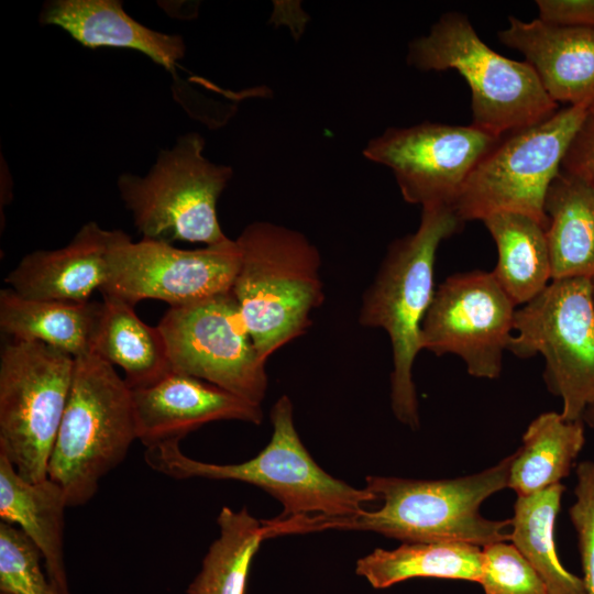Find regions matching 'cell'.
<instances>
[{"instance_id": "83f0119b", "label": "cell", "mask_w": 594, "mask_h": 594, "mask_svg": "<svg viewBox=\"0 0 594 594\" xmlns=\"http://www.w3.org/2000/svg\"><path fill=\"white\" fill-rule=\"evenodd\" d=\"M42 560L18 527L0 522V594H62L43 571Z\"/></svg>"}, {"instance_id": "9c48e42d", "label": "cell", "mask_w": 594, "mask_h": 594, "mask_svg": "<svg viewBox=\"0 0 594 594\" xmlns=\"http://www.w3.org/2000/svg\"><path fill=\"white\" fill-rule=\"evenodd\" d=\"M75 359L41 342L12 340L0 354V453L28 482L47 479Z\"/></svg>"}, {"instance_id": "3957f363", "label": "cell", "mask_w": 594, "mask_h": 594, "mask_svg": "<svg viewBox=\"0 0 594 594\" xmlns=\"http://www.w3.org/2000/svg\"><path fill=\"white\" fill-rule=\"evenodd\" d=\"M235 242L240 264L231 292L266 361L311 324L324 297L321 257L304 233L268 221L248 224Z\"/></svg>"}, {"instance_id": "44dd1931", "label": "cell", "mask_w": 594, "mask_h": 594, "mask_svg": "<svg viewBox=\"0 0 594 594\" xmlns=\"http://www.w3.org/2000/svg\"><path fill=\"white\" fill-rule=\"evenodd\" d=\"M552 279L594 276V189L560 169L544 198Z\"/></svg>"}, {"instance_id": "e0dca14e", "label": "cell", "mask_w": 594, "mask_h": 594, "mask_svg": "<svg viewBox=\"0 0 594 594\" xmlns=\"http://www.w3.org/2000/svg\"><path fill=\"white\" fill-rule=\"evenodd\" d=\"M116 230L90 221L63 248L24 255L6 276L9 288L22 297L81 304L102 292L108 276V252Z\"/></svg>"}, {"instance_id": "cb8c5ba5", "label": "cell", "mask_w": 594, "mask_h": 594, "mask_svg": "<svg viewBox=\"0 0 594 594\" xmlns=\"http://www.w3.org/2000/svg\"><path fill=\"white\" fill-rule=\"evenodd\" d=\"M585 442L583 420L568 421L560 413L535 418L514 452L508 487L528 496L566 477Z\"/></svg>"}, {"instance_id": "ffe728a7", "label": "cell", "mask_w": 594, "mask_h": 594, "mask_svg": "<svg viewBox=\"0 0 594 594\" xmlns=\"http://www.w3.org/2000/svg\"><path fill=\"white\" fill-rule=\"evenodd\" d=\"M102 301L81 304L25 298L0 290V328L12 340L41 342L78 359L94 353Z\"/></svg>"}, {"instance_id": "f546056e", "label": "cell", "mask_w": 594, "mask_h": 594, "mask_svg": "<svg viewBox=\"0 0 594 594\" xmlns=\"http://www.w3.org/2000/svg\"><path fill=\"white\" fill-rule=\"evenodd\" d=\"M575 502L569 508L570 520L578 537L587 594H594V462L584 461L576 468Z\"/></svg>"}, {"instance_id": "ba28073f", "label": "cell", "mask_w": 594, "mask_h": 594, "mask_svg": "<svg viewBox=\"0 0 594 594\" xmlns=\"http://www.w3.org/2000/svg\"><path fill=\"white\" fill-rule=\"evenodd\" d=\"M590 107L566 106L551 117L508 133L480 161L453 209L463 221L507 211L528 216L544 229L547 190Z\"/></svg>"}, {"instance_id": "603a6c76", "label": "cell", "mask_w": 594, "mask_h": 594, "mask_svg": "<svg viewBox=\"0 0 594 594\" xmlns=\"http://www.w3.org/2000/svg\"><path fill=\"white\" fill-rule=\"evenodd\" d=\"M482 222L497 249L494 277L517 307L529 302L552 280L544 227L507 211L492 213Z\"/></svg>"}, {"instance_id": "277c9868", "label": "cell", "mask_w": 594, "mask_h": 594, "mask_svg": "<svg viewBox=\"0 0 594 594\" xmlns=\"http://www.w3.org/2000/svg\"><path fill=\"white\" fill-rule=\"evenodd\" d=\"M273 435L254 458L238 464H213L183 453L180 440L146 448L144 460L154 471L176 480L204 477L255 485L283 505L279 517H342L376 501L369 490L355 488L323 471L302 444L293 419V404L280 396L271 410Z\"/></svg>"}, {"instance_id": "5bb4252c", "label": "cell", "mask_w": 594, "mask_h": 594, "mask_svg": "<svg viewBox=\"0 0 594 594\" xmlns=\"http://www.w3.org/2000/svg\"><path fill=\"white\" fill-rule=\"evenodd\" d=\"M498 140L472 124L425 121L385 129L362 154L393 173L408 204L453 207L473 169Z\"/></svg>"}, {"instance_id": "484cf974", "label": "cell", "mask_w": 594, "mask_h": 594, "mask_svg": "<svg viewBox=\"0 0 594 594\" xmlns=\"http://www.w3.org/2000/svg\"><path fill=\"white\" fill-rule=\"evenodd\" d=\"M565 491L561 483L528 496H517L510 542L534 566L549 594H587L582 578L560 562L554 542V522Z\"/></svg>"}, {"instance_id": "1f68e13d", "label": "cell", "mask_w": 594, "mask_h": 594, "mask_svg": "<svg viewBox=\"0 0 594 594\" xmlns=\"http://www.w3.org/2000/svg\"><path fill=\"white\" fill-rule=\"evenodd\" d=\"M536 6L546 22L594 30V0H537Z\"/></svg>"}, {"instance_id": "7402d4cb", "label": "cell", "mask_w": 594, "mask_h": 594, "mask_svg": "<svg viewBox=\"0 0 594 594\" xmlns=\"http://www.w3.org/2000/svg\"><path fill=\"white\" fill-rule=\"evenodd\" d=\"M94 353L121 367L131 389L151 386L173 372L160 328L145 323L134 306L109 295H102Z\"/></svg>"}, {"instance_id": "d6986e66", "label": "cell", "mask_w": 594, "mask_h": 594, "mask_svg": "<svg viewBox=\"0 0 594 594\" xmlns=\"http://www.w3.org/2000/svg\"><path fill=\"white\" fill-rule=\"evenodd\" d=\"M63 490L48 477L22 479L0 453V518L18 527L38 549L45 572L62 594H70L64 559L65 509Z\"/></svg>"}, {"instance_id": "7a4b0ae2", "label": "cell", "mask_w": 594, "mask_h": 594, "mask_svg": "<svg viewBox=\"0 0 594 594\" xmlns=\"http://www.w3.org/2000/svg\"><path fill=\"white\" fill-rule=\"evenodd\" d=\"M453 207H422L417 230L394 240L362 298L359 322L384 329L391 341V405L395 417L419 427L413 367L421 351V324L435 294L433 272L441 242L462 227Z\"/></svg>"}, {"instance_id": "ac0fdd59", "label": "cell", "mask_w": 594, "mask_h": 594, "mask_svg": "<svg viewBox=\"0 0 594 594\" xmlns=\"http://www.w3.org/2000/svg\"><path fill=\"white\" fill-rule=\"evenodd\" d=\"M43 25H55L88 48L138 51L169 72L186 52L183 37L155 31L131 18L119 0H50L41 11Z\"/></svg>"}, {"instance_id": "52a82bcc", "label": "cell", "mask_w": 594, "mask_h": 594, "mask_svg": "<svg viewBox=\"0 0 594 594\" xmlns=\"http://www.w3.org/2000/svg\"><path fill=\"white\" fill-rule=\"evenodd\" d=\"M204 148L202 135L188 132L162 150L144 176L122 173L118 177L119 196L143 238L205 246L229 240L217 204L233 169L209 161Z\"/></svg>"}, {"instance_id": "9a60e30c", "label": "cell", "mask_w": 594, "mask_h": 594, "mask_svg": "<svg viewBox=\"0 0 594 594\" xmlns=\"http://www.w3.org/2000/svg\"><path fill=\"white\" fill-rule=\"evenodd\" d=\"M138 440L145 448L183 440L201 426L220 420L260 425L261 405L215 384L172 372L157 383L132 389Z\"/></svg>"}, {"instance_id": "f1b7e54d", "label": "cell", "mask_w": 594, "mask_h": 594, "mask_svg": "<svg viewBox=\"0 0 594 594\" xmlns=\"http://www.w3.org/2000/svg\"><path fill=\"white\" fill-rule=\"evenodd\" d=\"M485 594H549L541 576L510 542L483 547L479 582Z\"/></svg>"}, {"instance_id": "8fae6325", "label": "cell", "mask_w": 594, "mask_h": 594, "mask_svg": "<svg viewBox=\"0 0 594 594\" xmlns=\"http://www.w3.org/2000/svg\"><path fill=\"white\" fill-rule=\"evenodd\" d=\"M157 327L173 372L262 404L268 384L266 361L260 356L231 290L169 307Z\"/></svg>"}, {"instance_id": "5b68a950", "label": "cell", "mask_w": 594, "mask_h": 594, "mask_svg": "<svg viewBox=\"0 0 594 594\" xmlns=\"http://www.w3.org/2000/svg\"><path fill=\"white\" fill-rule=\"evenodd\" d=\"M406 61L422 72H458L471 89V124L497 139L559 110L530 65L492 50L462 12H444L411 40Z\"/></svg>"}, {"instance_id": "d4e9b609", "label": "cell", "mask_w": 594, "mask_h": 594, "mask_svg": "<svg viewBox=\"0 0 594 594\" xmlns=\"http://www.w3.org/2000/svg\"><path fill=\"white\" fill-rule=\"evenodd\" d=\"M374 588H386L414 578L480 582L482 550L461 542H404L394 550L375 549L355 566Z\"/></svg>"}, {"instance_id": "836d02e7", "label": "cell", "mask_w": 594, "mask_h": 594, "mask_svg": "<svg viewBox=\"0 0 594 594\" xmlns=\"http://www.w3.org/2000/svg\"><path fill=\"white\" fill-rule=\"evenodd\" d=\"M590 282H591L592 297H593V302H594V276L590 278Z\"/></svg>"}, {"instance_id": "7c38bea8", "label": "cell", "mask_w": 594, "mask_h": 594, "mask_svg": "<svg viewBox=\"0 0 594 594\" xmlns=\"http://www.w3.org/2000/svg\"><path fill=\"white\" fill-rule=\"evenodd\" d=\"M239 264L235 240L185 250L146 238L134 242L128 233L116 230L101 294L132 306L144 299L185 306L230 292Z\"/></svg>"}, {"instance_id": "6da1fadb", "label": "cell", "mask_w": 594, "mask_h": 594, "mask_svg": "<svg viewBox=\"0 0 594 594\" xmlns=\"http://www.w3.org/2000/svg\"><path fill=\"white\" fill-rule=\"evenodd\" d=\"M514 453L475 474L451 480L367 475L365 488L383 505L342 517L308 516L289 522L290 534L326 529L365 530L408 543L461 542L477 547L510 541V519L491 520L481 504L508 487Z\"/></svg>"}, {"instance_id": "4316f807", "label": "cell", "mask_w": 594, "mask_h": 594, "mask_svg": "<svg viewBox=\"0 0 594 594\" xmlns=\"http://www.w3.org/2000/svg\"><path fill=\"white\" fill-rule=\"evenodd\" d=\"M217 524L219 537L210 544L187 594H245L253 557L265 540L262 520L245 507L234 512L224 506Z\"/></svg>"}, {"instance_id": "30bf717a", "label": "cell", "mask_w": 594, "mask_h": 594, "mask_svg": "<svg viewBox=\"0 0 594 594\" xmlns=\"http://www.w3.org/2000/svg\"><path fill=\"white\" fill-rule=\"evenodd\" d=\"M508 351L540 354L548 391L562 400V417L582 420L594 403V302L590 278L552 279L515 312Z\"/></svg>"}, {"instance_id": "4fadbf2b", "label": "cell", "mask_w": 594, "mask_h": 594, "mask_svg": "<svg viewBox=\"0 0 594 594\" xmlns=\"http://www.w3.org/2000/svg\"><path fill=\"white\" fill-rule=\"evenodd\" d=\"M517 308L492 271L448 276L435 290L422 321L421 350L437 356L454 354L471 376L497 378Z\"/></svg>"}, {"instance_id": "d6a6232c", "label": "cell", "mask_w": 594, "mask_h": 594, "mask_svg": "<svg viewBox=\"0 0 594 594\" xmlns=\"http://www.w3.org/2000/svg\"><path fill=\"white\" fill-rule=\"evenodd\" d=\"M582 420L594 430V403L587 406L582 416Z\"/></svg>"}, {"instance_id": "2e32d148", "label": "cell", "mask_w": 594, "mask_h": 594, "mask_svg": "<svg viewBox=\"0 0 594 594\" xmlns=\"http://www.w3.org/2000/svg\"><path fill=\"white\" fill-rule=\"evenodd\" d=\"M501 43L518 51L548 96L559 105H594V30L564 26L541 19L508 16Z\"/></svg>"}, {"instance_id": "8992f818", "label": "cell", "mask_w": 594, "mask_h": 594, "mask_svg": "<svg viewBox=\"0 0 594 594\" xmlns=\"http://www.w3.org/2000/svg\"><path fill=\"white\" fill-rule=\"evenodd\" d=\"M138 440L132 399L114 366L95 353L75 359L68 400L51 452L47 477L68 507L88 503L100 480Z\"/></svg>"}, {"instance_id": "4dcf8cb0", "label": "cell", "mask_w": 594, "mask_h": 594, "mask_svg": "<svg viewBox=\"0 0 594 594\" xmlns=\"http://www.w3.org/2000/svg\"><path fill=\"white\" fill-rule=\"evenodd\" d=\"M561 170L594 189V105L575 132L561 163Z\"/></svg>"}]
</instances>
